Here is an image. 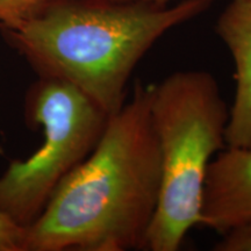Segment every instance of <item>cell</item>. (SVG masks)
<instances>
[{"label":"cell","instance_id":"obj_6","mask_svg":"<svg viewBox=\"0 0 251 251\" xmlns=\"http://www.w3.org/2000/svg\"><path fill=\"white\" fill-rule=\"evenodd\" d=\"M235 65V96L226 127V147L251 148V0H231L216 23Z\"/></svg>","mask_w":251,"mask_h":251},{"label":"cell","instance_id":"obj_9","mask_svg":"<svg viewBox=\"0 0 251 251\" xmlns=\"http://www.w3.org/2000/svg\"><path fill=\"white\" fill-rule=\"evenodd\" d=\"M24 227L0 212V251H21Z\"/></svg>","mask_w":251,"mask_h":251},{"label":"cell","instance_id":"obj_5","mask_svg":"<svg viewBox=\"0 0 251 251\" xmlns=\"http://www.w3.org/2000/svg\"><path fill=\"white\" fill-rule=\"evenodd\" d=\"M200 225L220 235L251 220V148L226 147L203 180Z\"/></svg>","mask_w":251,"mask_h":251},{"label":"cell","instance_id":"obj_3","mask_svg":"<svg viewBox=\"0 0 251 251\" xmlns=\"http://www.w3.org/2000/svg\"><path fill=\"white\" fill-rule=\"evenodd\" d=\"M149 90L162 186L143 250L177 251L201 221L203 180L213 155L226 148L229 108L207 71L174 72Z\"/></svg>","mask_w":251,"mask_h":251},{"label":"cell","instance_id":"obj_8","mask_svg":"<svg viewBox=\"0 0 251 251\" xmlns=\"http://www.w3.org/2000/svg\"><path fill=\"white\" fill-rule=\"evenodd\" d=\"M215 244V251H251V220L237 226Z\"/></svg>","mask_w":251,"mask_h":251},{"label":"cell","instance_id":"obj_10","mask_svg":"<svg viewBox=\"0 0 251 251\" xmlns=\"http://www.w3.org/2000/svg\"><path fill=\"white\" fill-rule=\"evenodd\" d=\"M149 1L155 2V4L158 5H168V2L170 1V0H149Z\"/></svg>","mask_w":251,"mask_h":251},{"label":"cell","instance_id":"obj_1","mask_svg":"<svg viewBox=\"0 0 251 251\" xmlns=\"http://www.w3.org/2000/svg\"><path fill=\"white\" fill-rule=\"evenodd\" d=\"M161 186L150 90L137 81L131 98L108 117L90 155L24 227L21 250H143Z\"/></svg>","mask_w":251,"mask_h":251},{"label":"cell","instance_id":"obj_2","mask_svg":"<svg viewBox=\"0 0 251 251\" xmlns=\"http://www.w3.org/2000/svg\"><path fill=\"white\" fill-rule=\"evenodd\" d=\"M212 2L51 0L4 28L41 77L70 84L111 115L126 102L133 71L156 41Z\"/></svg>","mask_w":251,"mask_h":251},{"label":"cell","instance_id":"obj_7","mask_svg":"<svg viewBox=\"0 0 251 251\" xmlns=\"http://www.w3.org/2000/svg\"><path fill=\"white\" fill-rule=\"evenodd\" d=\"M51 0H0V23L7 27L19 23Z\"/></svg>","mask_w":251,"mask_h":251},{"label":"cell","instance_id":"obj_4","mask_svg":"<svg viewBox=\"0 0 251 251\" xmlns=\"http://www.w3.org/2000/svg\"><path fill=\"white\" fill-rule=\"evenodd\" d=\"M31 118L43 143L0 177V212L26 227L43 211L56 187L92 151L109 115L76 87L42 78L34 90Z\"/></svg>","mask_w":251,"mask_h":251}]
</instances>
